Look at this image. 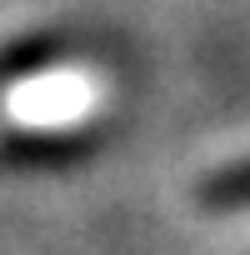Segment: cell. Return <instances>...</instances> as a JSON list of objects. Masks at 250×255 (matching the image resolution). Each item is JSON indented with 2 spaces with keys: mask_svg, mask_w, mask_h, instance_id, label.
Wrapping results in <instances>:
<instances>
[{
  "mask_svg": "<svg viewBox=\"0 0 250 255\" xmlns=\"http://www.w3.org/2000/svg\"><path fill=\"white\" fill-rule=\"evenodd\" d=\"M85 155H90V135H65V130H30L0 140V165L10 170H60Z\"/></svg>",
  "mask_w": 250,
  "mask_h": 255,
  "instance_id": "cell-1",
  "label": "cell"
},
{
  "mask_svg": "<svg viewBox=\"0 0 250 255\" xmlns=\"http://www.w3.org/2000/svg\"><path fill=\"white\" fill-rule=\"evenodd\" d=\"M200 205L205 210H240V205H250V160H240L230 170H215L200 185Z\"/></svg>",
  "mask_w": 250,
  "mask_h": 255,
  "instance_id": "cell-2",
  "label": "cell"
}]
</instances>
